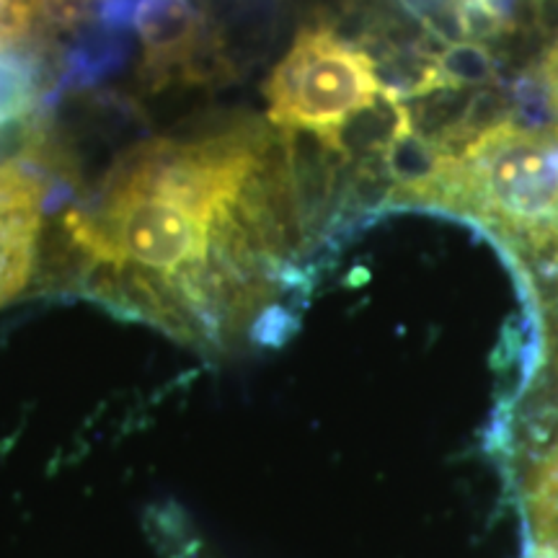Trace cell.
Segmentation results:
<instances>
[{"label":"cell","instance_id":"obj_5","mask_svg":"<svg viewBox=\"0 0 558 558\" xmlns=\"http://www.w3.org/2000/svg\"><path fill=\"white\" fill-rule=\"evenodd\" d=\"M45 145V130L32 111L0 117V305L26 288L39 259Z\"/></svg>","mask_w":558,"mask_h":558},{"label":"cell","instance_id":"obj_7","mask_svg":"<svg viewBox=\"0 0 558 558\" xmlns=\"http://www.w3.org/2000/svg\"><path fill=\"white\" fill-rule=\"evenodd\" d=\"M538 86H541L543 101H546L548 111L556 117V122H558V34H556V39L546 47V52H543V58H541Z\"/></svg>","mask_w":558,"mask_h":558},{"label":"cell","instance_id":"obj_4","mask_svg":"<svg viewBox=\"0 0 558 558\" xmlns=\"http://www.w3.org/2000/svg\"><path fill=\"white\" fill-rule=\"evenodd\" d=\"M494 437L518 558H558V333L535 344Z\"/></svg>","mask_w":558,"mask_h":558},{"label":"cell","instance_id":"obj_1","mask_svg":"<svg viewBox=\"0 0 558 558\" xmlns=\"http://www.w3.org/2000/svg\"><path fill=\"white\" fill-rule=\"evenodd\" d=\"M292 137L235 120L132 148L62 233L90 295L222 347L259 324L305 241Z\"/></svg>","mask_w":558,"mask_h":558},{"label":"cell","instance_id":"obj_2","mask_svg":"<svg viewBox=\"0 0 558 558\" xmlns=\"http://www.w3.org/2000/svg\"><path fill=\"white\" fill-rule=\"evenodd\" d=\"M390 202L476 222L530 279L558 282V122L497 117L452 128ZM558 320V300L543 308Z\"/></svg>","mask_w":558,"mask_h":558},{"label":"cell","instance_id":"obj_8","mask_svg":"<svg viewBox=\"0 0 558 558\" xmlns=\"http://www.w3.org/2000/svg\"><path fill=\"white\" fill-rule=\"evenodd\" d=\"M501 3H507V0H463V11H478L481 16L494 19L501 11Z\"/></svg>","mask_w":558,"mask_h":558},{"label":"cell","instance_id":"obj_3","mask_svg":"<svg viewBox=\"0 0 558 558\" xmlns=\"http://www.w3.org/2000/svg\"><path fill=\"white\" fill-rule=\"evenodd\" d=\"M267 122L288 137L308 135L331 153L347 150V132L383 101H393L373 54L329 26L292 39L267 83Z\"/></svg>","mask_w":558,"mask_h":558},{"label":"cell","instance_id":"obj_6","mask_svg":"<svg viewBox=\"0 0 558 558\" xmlns=\"http://www.w3.org/2000/svg\"><path fill=\"white\" fill-rule=\"evenodd\" d=\"M132 21L143 41V78L150 88L202 75L197 60L205 52V19L192 0H137Z\"/></svg>","mask_w":558,"mask_h":558}]
</instances>
